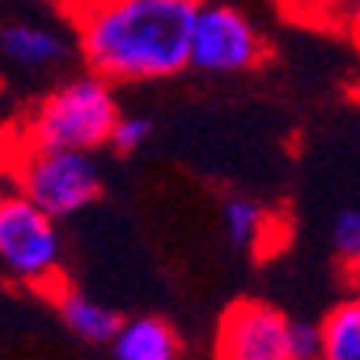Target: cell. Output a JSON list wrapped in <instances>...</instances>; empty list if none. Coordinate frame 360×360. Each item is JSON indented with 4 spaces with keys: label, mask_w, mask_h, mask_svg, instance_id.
Masks as SVG:
<instances>
[{
    "label": "cell",
    "mask_w": 360,
    "mask_h": 360,
    "mask_svg": "<svg viewBox=\"0 0 360 360\" xmlns=\"http://www.w3.org/2000/svg\"><path fill=\"white\" fill-rule=\"evenodd\" d=\"M205 0H68L84 65L114 84L172 78L188 68Z\"/></svg>",
    "instance_id": "6da1fadb"
},
{
    "label": "cell",
    "mask_w": 360,
    "mask_h": 360,
    "mask_svg": "<svg viewBox=\"0 0 360 360\" xmlns=\"http://www.w3.org/2000/svg\"><path fill=\"white\" fill-rule=\"evenodd\" d=\"M120 114L124 110L114 82L88 68L84 75L65 78L49 94H42L39 104L20 124L17 143L94 153L108 146Z\"/></svg>",
    "instance_id": "7a4b0ae2"
},
{
    "label": "cell",
    "mask_w": 360,
    "mask_h": 360,
    "mask_svg": "<svg viewBox=\"0 0 360 360\" xmlns=\"http://www.w3.org/2000/svg\"><path fill=\"white\" fill-rule=\"evenodd\" d=\"M0 266L20 285L46 295L65 283L59 221L26 198L17 185L0 188Z\"/></svg>",
    "instance_id": "3957f363"
},
{
    "label": "cell",
    "mask_w": 360,
    "mask_h": 360,
    "mask_svg": "<svg viewBox=\"0 0 360 360\" xmlns=\"http://www.w3.org/2000/svg\"><path fill=\"white\" fill-rule=\"evenodd\" d=\"M7 176L26 198H33L56 221H65L84 211L104 192V176H101L94 156L84 150L17 143Z\"/></svg>",
    "instance_id": "277c9868"
},
{
    "label": "cell",
    "mask_w": 360,
    "mask_h": 360,
    "mask_svg": "<svg viewBox=\"0 0 360 360\" xmlns=\"http://www.w3.org/2000/svg\"><path fill=\"white\" fill-rule=\"evenodd\" d=\"M269 56L263 33L231 4H201L192 30L188 68L208 75H240L260 68Z\"/></svg>",
    "instance_id": "5b68a950"
},
{
    "label": "cell",
    "mask_w": 360,
    "mask_h": 360,
    "mask_svg": "<svg viewBox=\"0 0 360 360\" xmlns=\"http://www.w3.org/2000/svg\"><path fill=\"white\" fill-rule=\"evenodd\" d=\"M292 319L266 302H237L224 311L214 335V357L289 360Z\"/></svg>",
    "instance_id": "8992f818"
},
{
    "label": "cell",
    "mask_w": 360,
    "mask_h": 360,
    "mask_svg": "<svg viewBox=\"0 0 360 360\" xmlns=\"http://www.w3.org/2000/svg\"><path fill=\"white\" fill-rule=\"evenodd\" d=\"M0 52L23 72H56L72 59L65 36L39 23H7L0 30Z\"/></svg>",
    "instance_id": "52a82bcc"
},
{
    "label": "cell",
    "mask_w": 360,
    "mask_h": 360,
    "mask_svg": "<svg viewBox=\"0 0 360 360\" xmlns=\"http://www.w3.org/2000/svg\"><path fill=\"white\" fill-rule=\"evenodd\" d=\"M52 302H56V311H59L62 325L78 338V341L91 344V347H110L114 335L124 325V315L101 302L88 299L84 292L72 289V285L62 283L56 292H52Z\"/></svg>",
    "instance_id": "ba28073f"
},
{
    "label": "cell",
    "mask_w": 360,
    "mask_h": 360,
    "mask_svg": "<svg viewBox=\"0 0 360 360\" xmlns=\"http://www.w3.org/2000/svg\"><path fill=\"white\" fill-rule=\"evenodd\" d=\"M110 354L117 360H176L182 357V338L160 315H136L124 319L110 341Z\"/></svg>",
    "instance_id": "9c48e42d"
},
{
    "label": "cell",
    "mask_w": 360,
    "mask_h": 360,
    "mask_svg": "<svg viewBox=\"0 0 360 360\" xmlns=\"http://www.w3.org/2000/svg\"><path fill=\"white\" fill-rule=\"evenodd\" d=\"M221 224H224V234L234 250L260 253L269 237L273 214H269L257 198L231 195V198H224V205H221Z\"/></svg>",
    "instance_id": "30bf717a"
},
{
    "label": "cell",
    "mask_w": 360,
    "mask_h": 360,
    "mask_svg": "<svg viewBox=\"0 0 360 360\" xmlns=\"http://www.w3.org/2000/svg\"><path fill=\"white\" fill-rule=\"evenodd\" d=\"M321 357L360 360V299H347L321 321Z\"/></svg>",
    "instance_id": "8fae6325"
},
{
    "label": "cell",
    "mask_w": 360,
    "mask_h": 360,
    "mask_svg": "<svg viewBox=\"0 0 360 360\" xmlns=\"http://www.w3.org/2000/svg\"><path fill=\"white\" fill-rule=\"evenodd\" d=\"M331 243L341 266L360 276V208H347L338 214L331 224Z\"/></svg>",
    "instance_id": "7c38bea8"
},
{
    "label": "cell",
    "mask_w": 360,
    "mask_h": 360,
    "mask_svg": "<svg viewBox=\"0 0 360 360\" xmlns=\"http://www.w3.org/2000/svg\"><path fill=\"white\" fill-rule=\"evenodd\" d=\"M153 136V120L143 117V114H120V120L114 124V134H110L108 146L120 156H130L140 146H146Z\"/></svg>",
    "instance_id": "4fadbf2b"
},
{
    "label": "cell",
    "mask_w": 360,
    "mask_h": 360,
    "mask_svg": "<svg viewBox=\"0 0 360 360\" xmlns=\"http://www.w3.org/2000/svg\"><path fill=\"white\" fill-rule=\"evenodd\" d=\"M321 357V325L295 321L289 331V360H319Z\"/></svg>",
    "instance_id": "5bb4252c"
},
{
    "label": "cell",
    "mask_w": 360,
    "mask_h": 360,
    "mask_svg": "<svg viewBox=\"0 0 360 360\" xmlns=\"http://www.w3.org/2000/svg\"><path fill=\"white\" fill-rule=\"evenodd\" d=\"M13 153H17V134H4V130H0V176L10 169Z\"/></svg>",
    "instance_id": "9a60e30c"
}]
</instances>
